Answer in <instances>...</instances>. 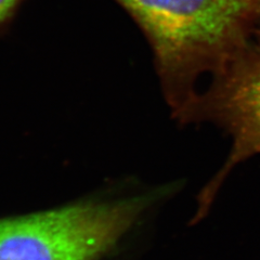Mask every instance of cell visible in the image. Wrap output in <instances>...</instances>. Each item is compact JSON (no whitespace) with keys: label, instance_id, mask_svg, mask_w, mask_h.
Instances as JSON below:
<instances>
[{"label":"cell","instance_id":"5","mask_svg":"<svg viewBox=\"0 0 260 260\" xmlns=\"http://www.w3.org/2000/svg\"><path fill=\"white\" fill-rule=\"evenodd\" d=\"M257 2V11L260 12V0H256Z\"/></svg>","mask_w":260,"mask_h":260},{"label":"cell","instance_id":"2","mask_svg":"<svg viewBox=\"0 0 260 260\" xmlns=\"http://www.w3.org/2000/svg\"><path fill=\"white\" fill-rule=\"evenodd\" d=\"M150 199L85 204L0 220V260H94Z\"/></svg>","mask_w":260,"mask_h":260},{"label":"cell","instance_id":"4","mask_svg":"<svg viewBox=\"0 0 260 260\" xmlns=\"http://www.w3.org/2000/svg\"><path fill=\"white\" fill-rule=\"evenodd\" d=\"M18 0H0V22L10 13Z\"/></svg>","mask_w":260,"mask_h":260},{"label":"cell","instance_id":"3","mask_svg":"<svg viewBox=\"0 0 260 260\" xmlns=\"http://www.w3.org/2000/svg\"><path fill=\"white\" fill-rule=\"evenodd\" d=\"M218 114L233 138L229 160L203 198L211 202L219 185L239 162L260 153V47L233 65L218 95Z\"/></svg>","mask_w":260,"mask_h":260},{"label":"cell","instance_id":"1","mask_svg":"<svg viewBox=\"0 0 260 260\" xmlns=\"http://www.w3.org/2000/svg\"><path fill=\"white\" fill-rule=\"evenodd\" d=\"M149 36L167 78L223 67L243 47L256 0H118Z\"/></svg>","mask_w":260,"mask_h":260}]
</instances>
